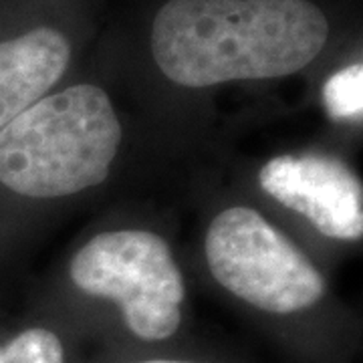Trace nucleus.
Instances as JSON below:
<instances>
[{
    "mask_svg": "<svg viewBox=\"0 0 363 363\" xmlns=\"http://www.w3.org/2000/svg\"><path fill=\"white\" fill-rule=\"evenodd\" d=\"M140 363H188V362H169V359H152V362H140Z\"/></svg>",
    "mask_w": 363,
    "mask_h": 363,
    "instance_id": "nucleus-9",
    "label": "nucleus"
},
{
    "mask_svg": "<svg viewBox=\"0 0 363 363\" xmlns=\"http://www.w3.org/2000/svg\"><path fill=\"white\" fill-rule=\"evenodd\" d=\"M69 272L85 295L116 301L140 339L160 341L178 331L184 281L162 236L145 230L97 234L73 257Z\"/></svg>",
    "mask_w": 363,
    "mask_h": 363,
    "instance_id": "nucleus-3",
    "label": "nucleus"
},
{
    "mask_svg": "<svg viewBox=\"0 0 363 363\" xmlns=\"http://www.w3.org/2000/svg\"><path fill=\"white\" fill-rule=\"evenodd\" d=\"M119 143L109 95L95 85H73L0 130V184L28 198L77 194L109 176Z\"/></svg>",
    "mask_w": 363,
    "mask_h": 363,
    "instance_id": "nucleus-2",
    "label": "nucleus"
},
{
    "mask_svg": "<svg viewBox=\"0 0 363 363\" xmlns=\"http://www.w3.org/2000/svg\"><path fill=\"white\" fill-rule=\"evenodd\" d=\"M259 184L277 202L303 214L323 236L335 240L362 238V182L339 157H272L260 168Z\"/></svg>",
    "mask_w": 363,
    "mask_h": 363,
    "instance_id": "nucleus-5",
    "label": "nucleus"
},
{
    "mask_svg": "<svg viewBox=\"0 0 363 363\" xmlns=\"http://www.w3.org/2000/svg\"><path fill=\"white\" fill-rule=\"evenodd\" d=\"M325 14L309 0H169L154 21L152 51L184 87L293 75L323 51Z\"/></svg>",
    "mask_w": 363,
    "mask_h": 363,
    "instance_id": "nucleus-1",
    "label": "nucleus"
},
{
    "mask_svg": "<svg viewBox=\"0 0 363 363\" xmlns=\"http://www.w3.org/2000/svg\"><path fill=\"white\" fill-rule=\"evenodd\" d=\"M0 363H65V353L52 331L28 329L0 347Z\"/></svg>",
    "mask_w": 363,
    "mask_h": 363,
    "instance_id": "nucleus-8",
    "label": "nucleus"
},
{
    "mask_svg": "<svg viewBox=\"0 0 363 363\" xmlns=\"http://www.w3.org/2000/svg\"><path fill=\"white\" fill-rule=\"evenodd\" d=\"M71 59L65 35L40 26L0 43V130L63 77Z\"/></svg>",
    "mask_w": 363,
    "mask_h": 363,
    "instance_id": "nucleus-6",
    "label": "nucleus"
},
{
    "mask_svg": "<svg viewBox=\"0 0 363 363\" xmlns=\"http://www.w3.org/2000/svg\"><path fill=\"white\" fill-rule=\"evenodd\" d=\"M323 104L333 119H359L363 116V65L353 63L327 79Z\"/></svg>",
    "mask_w": 363,
    "mask_h": 363,
    "instance_id": "nucleus-7",
    "label": "nucleus"
},
{
    "mask_svg": "<svg viewBox=\"0 0 363 363\" xmlns=\"http://www.w3.org/2000/svg\"><path fill=\"white\" fill-rule=\"evenodd\" d=\"M206 260L226 291L262 311H303L325 295V279L307 255L252 208H226L212 220Z\"/></svg>",
    "mask_w": 363,
    "mask_h": 363,
    "instance_id": "nucleus-4",
    "label": "nucleus"
}]
</instances>
